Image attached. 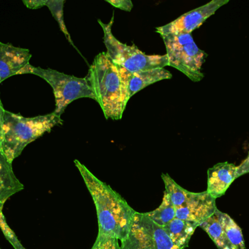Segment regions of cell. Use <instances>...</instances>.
<instances>
[{
	"label": "cell",
	"instance_id": "cell-8",
	"mask_svg": "<svg viewBox=\"0 0 249 249\" xmlns=\"http://www.w3.org/2000/svg\"><path fill=\"white\" fill-rule=\"evenodd\" d=\"M228 0H213L195 10L187 12L168 24L156 28L160 35L191 34L200 27L205 20L213 16L218 9L228 3Z\"/></svg>",
	"mask_w": 249,
	"mask_h": 249
},
{
	"label": "cell",
	"instance_id": "cell-7",
	"mask_svg": "<svg viewBox=\"0 0 249 249\" xmlns=\"http://www.w3.org/2000/svg\"><path fill=\"white\" fill-rule=\"evenodd\" d=\"M121 249H178L162 227L157 225L145 213H135L127 238L121 242Z\"/></svg>",
	"mask_w": 249,
	"mask_h": 249
},
{
	"label": "cell",
	"instance_id": "cell-13",
	"mask_svg": "<svg viewBox=\"0 0 249 249\" xmlns=\"http://www.w3.org/2000/svg\"><path fill=\"white\" fill-rule=\"evenodd\" d=\"M23 188V184L15 175L12 163L0 149V213L2 212L5 202Z\"/></svg>",
	"mask_w": 249,
	"mask_h": 249
},
{
	"label": "cell",
	"instance_id": "cell-18",
	"mask_svg": "<svg viewBox=\"0 0 249 249\" xmlns=\"http://www.w3.org/2000/svg\"><path fill=\"white\" fill-rule=\"evenodd\" d=\"M162 178L165 184V192L169 195L175 209H178L184 204L189 191L180 187L168 174H162Z\"/></svg>",
	"mask_w": 249,
	"mask_h": 249
},
{
	"label": "cell",
	"instance_id": "cell-6",
	"mask_svg": "<svg viewBox=\"0 0 249 249\" xmlns=\"http://www.w3.org/2000/svg\"><path fill=\"white\" fill-rule=\"evenodd\" d=\"M166 48L168 66L184 73L193 82L204 77L202 66L207 54L197 47L191 34H169L160 35Z\"/></svg>",
	"mask_w": 249,
	"mask_h": 249
},
{
	"label": "cell",
	"instance_id": "cell-15",
	"mask_svg": "<svg viewBox=\"0 0 249 249\" xmlns=\"http://www.w3.org/2000/svg\"><path fill=\"white\" fill-rule=\"evenodd\" d=\"M214 215L220 223L221 226L223 228L228 239L235 249H245V242H244L242 230L235 223V221L229 215L221 212L218 209L215 211Z\"/></svg>",
	"mask_w": 249,
	"mask_h": 249
},
{
	"label": "cell",
	"instance_id": "cell-11",
	"mask_svg": "<svg viewBox=\"0 0 249 249\" xmlns=\"http://www.w3.org/2000/svg\"><path fill=\"white\" fill-rule=\"evenodd\" d=\"M31 58L29 50L0 42V83L18 74L29 64Z\"/></svg>",
	"mask_w": 249,
	"mask_h": 249
},
{
	"label": "cell",
	"instance_id": "cell-5",
	"mask_svg": "<svg viewBox=\"0 0 249 249\" xmlns=\"http://www.w3.org/2000/svg\"><path fill=\"white\" fill-rule=\"evenodd\" d=\"M22 74L35 75L51 85L55 96L54 113L59 116L64 114L67 106L76 99L90 98L96 100V96L86 77L80 78L52 69L35 67L30 64H28L18 75Z\"/></svg>",
	"mask_w": 249,
	"mask_h": 249
},
{
	"label": "cell",
	"instance_id": "cell-19",
	"mask_svg": "<svg viewBox=\"0 0 249 249\" xmlns=\"http://www.w3.org/2000/svg\"><path fill=\"white\" fill-rule=\"evenodd\" d=\"M64 1H63V0H47L46 6L51 10L54 19L58 22L61 32L64 34L69 42L73 45L74 48H76L75 45H74L72 40H71V36H70V33L67 30L65 23H64V10H63L64 9ZM76 50L78 51L77 48H76Z\"/></svg>",
	"mask_w": 249,
	"mask_h": 249
},
{
	"label": "cell",
	"instance_id": "cell-1",
	"mask_svg": "<svg viewBox=\"0 0 249 249\" xmlns=\"http://www.w3.org/2000/svg\"><path fill=\"white\" fill-rule=\"evenodd\" d=\"M74 164L93 198L97 211L99 235L122 242L128 235L135 211L126 200L109 185L96 178L78 160Z\"/></svg>",
	"mask_w": 249,
	"mask_h": 249
},
{
	"label": "cell",
	"instance_id": "cell-4",
	"mask_svg": "<svg viewBox=\"0 0 249 249\" xmlns=\"http://www.w3.org/2000/svg\"><path fill=\"white\" fill-rule=\"evenodd\" d=\"M104 31V42L106 45L107 54L115 65L123 67L130 73L165 68L168 66V58L165 55H146L136 45H126L118 40L112 33L114 15L109 23H105L99 20Z\"/></svg>",
	"mask_w": 249,
	"mask_h": 249
},
{
	"label": "cell",
	"instance_id": "cell-10",
	"mask_svg": "<svg viewBox=\"0 0 249 249\" xmlns=\"http://www.w3.org/2000/svg\"><path fill=\"white\" fill-rule=\"evenodd\" d=\"M117 67L119 70L120 76L122 81L124 103L126 105L130 97L139 91L157 82L171 79L172 77V74L165 68L153 69L145 71L130 73L123 67L119 66Z\"/></svg>",
	"mask_w": 249,
	"mask_h": 249
},
{
	"label": "cell",
	"instance_id": "cell-23",
	"mask_svg": "<svg viewBox=\"0 0 249 249\" xmlns=\"http://www.w3.org/2000/svg\"><path fill=\"white\" fill-rule=\"evenodd\" d=\"M23 3L29 9H39L46 6L47 0H23Z\"/></svg>",
	"mask_w": 249,
	"mask_h": 249
},
{
	"label": "cell",
	"instance_id": "cell-12",
	"mask_svg": "<svg viewBox=\"0 0 249 249\" xmlns=\"http://www.w3.org/2000/svg\"><path fill=\"white\" fill-rule=\"evenodd\" d=\"M237 166L228 162L214 165L208 171L207 192L213 198L222 197L236 179Z\"/></svg>",
	"mask_w": 249,
	"mask_h": 249
},
{
	"label": "cell",
	"instance_id": "cell-26",
	"mask_svg": "<svg viewBox=\"0 0 249 249\" xmlns=\"http://www.w3.org/2000/svg\"></svg>",
	"mask_w": 249,
	"mask_h": 249
},
{
	"label": "cell",
	"instance_id": "cell-16",
	"mask_svg": "<svg viewBox=\"0 0 249 249\" xmlns=\"http://www.w3.org/2000/svg\"><path fill=\"white\" fill-rule=\"evenodd\" d=\"M199 227L207 232L208 235L212 238L218 249H236L228 239L223 228L221 226L214 213L209 219L204 221L203 223L200 224Z\"/></svg>",
	"mask_w": 249,
	"mask_h": 249
},
{
	"label": "cell",
	"instance_id": "cell-21",
	"mask_svg": "<svg viewBox=\"0 0 249 249\" xmlns=\"http://www.w3.org/2000/svg\"><path fill=\"white\" fill-rule=\"evenodd\" d=\"M91 249H121L119 241L116 238L104 235H98Z\"/></svg>",
	"mask_w": 249,
	"mask_h": 249
},
{
	"label": "cell",
	"instance_id": "cell-9",
	"mask_svg": "<svg viewBox=\"0 0 249 249\" xmlns=\"http://www.w3.org/2000/svg\"><path fill=\"white\" fill-rule=\"evenodd\" d=\"M216 199L207 191L200 193L189 192L182 206L176 209V217L196 223H203L216 210Z\"/></svg>",
	"mask_w": 249,
	"mask_h": 249
},
{
	"label": "cell",
	"instance_id": "cell-22",
	"mask_svg": "<svg viewBox=\"0 0 249 249\" xmlns=\"http://www.w3.org/2000/svg\"><path fill=\"white\" fill-rule=\"evenodd\" d=\"M106 1L124 11L130 12L133 7V2L130 0H106Z\"/></svg>",
	"mask_w": 249,
	"mask_h": 249
},
{
	"label": "cell",
	"instance_id": "cell-3",
	"mask_svg": "<svg viewBox=\"0 0 249 249\" xmlns=\"http://www.w3.org/2000/svg\"><path fill=\"white\" fill-rule=\"evenodd\" d=\"M107 119L121 120L126 105L118 67L106 52L98 54L86 77Z\"/></svg>",
	"mask_w": 249,
	"mask_h": 249
},
{
	"label": "cell",
	"instance_id": "cell-14",
	"mask_svg": "<svg viewBox=\"0 0 249 249\" xmlns=\"http://www.w3.org/2000/svg\"><path fill=\"white\" fill-rule=\"evenodd\" d=\"M199 226L196 222L175 217L162 228L177 248L184 249L188 247L190 238Z\"/></svg>",
	"mask_w": 249,
	"mask_h": 249
},
{
	"label": "cell",
	"instance_id": "cell-2",
	"mask_svg": "<svg viewBox=\"0 0 249 249\" xmlns=\"http://www.w3.org/2000/svg\"><path fill=\"white\" fill-rule=\"evenodd\" d=\"M62 124L61 116L54 112L27 118L5 111L0 149L7 160L13 163L29 143Z\"/></svg>",
	"mask_w": 249,
	"mask_h": 249
},
{
	"label": "cell",
	"instance_id": "cell-27",
	"mask_svg": "<svg viewBox=\"0 0 249 249\" xmlns=\"http://www.w3.org/2000/svg\"></svg>",
	"mask_w": 249,
	"mask_h": 249
},
{
	"label": "cell",
	"instance_id": "cell-24",
	"mask_svg": "<svg viewBox=\"0 0 249 249\" xmlns=\"http://www.w3.org/2000/svg\"><path fill=\"white\" fill-rule=\"evenodd\" d=\"M247 173H249V153L247 159L243 161L242 163L239 166L237 167L236 178Z\"/></svg>",
	"mask_w": 249,
	"mask_h": 249
},
{
	"label": "cell",
	"instance_id": "cell-20",
	"mask_svg": "<svg viewBox=\"0 0 249 249\" xmlns=\"http://www.w3.org/2000/svg\"><path fill=\"white\" fill-rule=\"evenodd\" d=\"M0 229L2 231L6 239L9 241L15 249H26L22 245L21 243L18 239L15 232L12 230L11 228L7 225L5 217L2 212L0 213Z\"/></svg>",
	"mask_w": 249,
	"mask_h": 249
},
{
	"label": "cell",
	"instance_id": "cell-17",
	"mask_svg": "<svg viewBox=\"0 0 249 249\" xmlns=\"http://www.w3.org/2000/svg\"><path fill=\"white\" fill-rule=\"evenodd\" d=\"M145 214L159 226L165 227L176 217V209L166 192H164L163 199L160 206Z\"/></svg>",
	"mask_w": 249,
	"mask_h": 249
},
{
	"label": "cell",
	"instance_id": "cell-25",
	"mask_svg": "<svg viewBox=\"0 0 249 249\" xmlns=\"http://www.w3.org/2000/svg\"><path fill=\"white\" fill-rule=\"evenodd\" d=\"M5 110L4 109L1 98H0V142H1V133H2L3 124H4V115Z\"/></svg>",
	"mask_w": 249,
	"mask_h": 249
}]
</instances>
